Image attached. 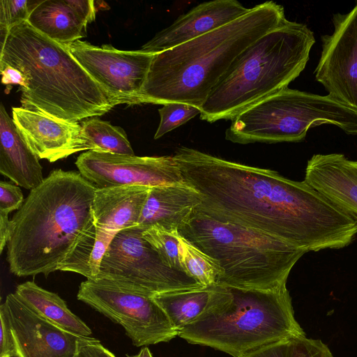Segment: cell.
I'll use <instances>...</instances> for the list:
<instances>
[{"instance_id":"17","label":"cell","mask_w":357,"mask_h":357,"mask_svg":"<svg viewBox=\"0 0 357 357\" xmlns=\"http://www.w3.org/2000/svg\"><path fill=\"white\" fill-rule=\"evenodd\" d=\"M92 0H37L27 22L37 31L60 44L86 36V26L96 19Z\"/></svg>"},{"instance_id":"10","label":"cell","mask_w":357,"mask_h":357,"mask_svg":"<svg viewBox=\"0 0 357 357\" xmlns=\"http://www.w3.org/2000/svg\"><path fill=\"white\" fill-rule=\"evenodd\" d=\"M114 104L134 105L146 82L155 54L120 50L81 40L63 45Z\"/></svg>"},{"instance_id":"27","label":"cell","mask_w":357,"mask_h":357,"mask_svg":"<svg viewBox=\"0 0 357 357\" xmlns=\"http://www.w3.org/2000/svg\"><path fill=\"white\" fill-rule=\"evenodd\" d=\"M158 109L160 121L154 135L157 139L169 131L187 123L201 110L199 107L181 102H168Z\"/></svg>"},{"instance_id":"34","label":"cell","mask_w":357,"mask_h":357,"mask_svg":"<svg viewBox=\"0 0 357 357\" xmlns=\"http://www.w3.org/2000/svg\"><path fill=\"white\" fill-rule=\"evenodd\" d=\"M10 220L8 213L0 212V252L7 245L10 235Z\"/></svg>"},{"instance_id":"14","label":"cell","mask_w":357,"mask_h":357,"mask_svg":"<svg viewBox=\"0 0 357 357\" xmlns=\"http://www.w3.org/2000/svg\"><path fill=\"white\" fill-rule=\"evenodd\" d=\"M249 10L236 0L202 3L158 32L140 50L151 54L167 50L223 26Z\"/></svg>"},{"instance_id":"20","label":"cell","mask_w":357,"mask_h":357,"mask_svg":"<svg viewBox=\"0 0 357 357\" xmlns=\"http://www.w3.org/2000/svg\"><path fill=\"white\" fill-rule=\"evenodd\" d=\"M150 188L140 185L96 188L93 205L95 225L115 233L137 226Z\"/></svg>"},{"instance_id":"32","label":"cell","mask_w":357,"mask_h":357,"mask_svg":"<svg viewBox=\"0 0 357 357\" xmlns=\"http://www.w3.org/2000/svg\"><path fill=\"white\" fill-rule=\"evenodd\" d=\"M291 340H281L258 348L243 357H291Z\"/></svg>"},{"instance_id":"35","label":"cell","mask_w":357,"mask_h":357,"mask_svg":"<svg viewBox=\"0 0 357 357\" xmlns=\"http://www.w3.org/2000/svg\"><path fill=\"white\" fill-rule=\"evenodd\" d=\"M128 357H153L149 349L147 347H144L141 349L137 354L132 356H127Z\"/></svg>"},{"instance_id":"24","label":"cell","mask_w":357,"mask_h":357,"mask_svg":"<svg viewBox=\"0 0 357 357\" xmlns=\"http://www.w3.org/2000/svg\"><path fill=\"white\" fill-rule=\"evenodd\" d=\"M82 151H95L133 155L134 151L125 130L97 117L81 125Z\"/></svg>"},{"instance_id":"3","label":"cell","mask_w":357,"mask_h":357,"mask_svg":"<svg viewBox=\"0 0 357 357\" xmlns=\"http://www.w3.org/2000/svg\"><path fill=\"white\" fill-rule=\"evenodd\" d=\"M287 20L284 8L267 1L223 26L155 54L134 105L181 102L200 109L238 56Z\"/></svg>"},{"instance_id":"5","label":"cell","mask_w":357,"mask_h":357,"mask_svg":"<svg viewBox=\"0 0 357 357\" xmlns=\"http://www.w3.org/2000/svg\"><path fill=\"white\" fill-rule=\"evenodd\" d=\"M178 336L233 357L275 342L306 337L294 317L286 285L247 289L215 284L208 304Z\"/></svg>"},{"instance_id":"1","label":"cell","mask_w":357,"mask_h":357,"mask_svg":"<svg viewBox=\"0 0 357 357\" xmlns=\"http://www.w3.org/2000/svg\"><path fill=\"white\" fill-rule=\"evenodd\" d=\"M184 182L201 195L195 211L278 238L306 252L339 249L357 220L305 181L181 146L173 155Z\"/></svg>"},{"instance_id":"30","label":"cell","mask_w":357,"mask_h":357,"mask_svg":"<svg viewBox=\"0 0 357 357\" xmlns=\"http://www.w3.org/2000/svg\"><path fill=\"white\" fill-rule=\"evenodd\" d=\"M0 357H15V347L8 310L4 302L0 306Z\"/></svg>"},{"instance_id":"29","label":"cell","mask_w":357,"mask_h":357,"mask_svg":"<svg viewBox=\"0 0 357 357\" xmlns=\"http://www.w3.org/2000/svg\"><path fill=\"white\" fill-rule=\"evenodd\" d=\"M290 351L291 357H333L321 340L307 337L291 340Z\"/></svg>"},{"instance_id":"26","label":"cell","mask_w":357,"mask_h":357,"mask_svg":"<svg viewBox=\"0 0 357 357\" xmlns=\"http://www.w3.org/2000/svg\"><path fill=\"white\" fill-rule=\"evenodd\" d=\"M142 236L151 244L167 267L183 272L178 258V231H170L151 227L144 230Z\"/></svg>"},{"instance_id":"6","label":"cell","mask_w":357,"mask_h":357,"mask_svg":"<svg viewBox=\"0 0 357 357\" xmlns=\"http://www.w3.org/2000/svg\"><path fill=\"white\" fill-rule=\"evenodd\" d=\"M315 42L304 24L287 20L248 47L202 105L200 119L232 120L247 108L288 88L303 70Z\"/></svg>"},{"instance_id":"19","label":"cell","mask_w":357,"mask_h":357,"mask_svg":"<svg viewBox=\"0 0 357 357\" xmlns=\"http://www.w3.org/2000/svg\"><path fill=\"white\" fill-rule=\"evenodd\" d=\"M39 158L29 148L3 105H0V172L17 185L33 190L45 179Z\"/></svg>"},{"instance_id":"22","label":"cell","mask_w":357,"mask_h":357,"mask_svg":"<svg viewBox=\"0 0 357 357\" xmlns=\"http://www.w3.org/2000/svg\"><path fill=\"white\" fill-rule=\"evenodd\" d=\"M116 234L94 225L59 271L73 272L89 280H96L102 258Z\"/></svg>"},{"instance_id":"7","label":"cell","mask_w":357,"mask_h":357,"mask_svg":"<svg viewBox=\"0 0 357 357\" xmlns=\"http://www.w3.org/2000/svg\"><path fill=\"white\" fill-rule=\"evenodd\" d=\"M180 234L216 260L223 271L216 284L247 289L286 285L289 273L306 253L275 237L195 211Z\"/></svg>"},{"instance_id":"23","label":"cell","mask_w":357,"mask_h":357,"mask_svg":"<svg viewBox=\"0 0 357 357\" xmlns=\"http://www.w3.org/2000/svg\"><path fill=\"white\" fill-rule=\"evenodd\" d=\"M211 293V286H209L164 292L153 298L179 332L202 313Z\"/></svg>"},{"instance_id":"18","label":"cell","mask_w":357,"mask_h":357,"mask_svg":"<svg viewBox=\"0 0 357 357\" xmlns=\"http://www.w3.org/2000/svg\"><path fill=\"white\" fill-rule=\"evenodd\" d=\"M201 203L199 193L186 183L152 187L137 226L178 231Z\"/></svg>"},{"instance_id":"8","label":"cell","mask_w":357,"mask_h":357,"mask_svg":"<svg viewBox=\"0 0 357 357\" xmlns=\"http://www.w3.org/2000/svg\"><path fill=\"white\" fill-rule=\"evenodd\" d=\"M142 232L135 226L115 235L102 258L96 280L150 296L204 287L185 273L167 267Z\"/></svg>"},{"instance_id":"12","label":"cell","mask_w":357,"mask_h":357,"mask_svg":"<svg viewBox=\"0 0 357 357\" xmlns=\"http://www.w3.org/2000/svg\"><path fill=\"white\" fill-rule=\"evenodd\" d=\"M334 31L321 36L316 79L340 102L357 110V4L333 15Z\"/></svg>"},{"instance_id":"33","label":"cell","mask_w":357,"mask_h":357,"mask_svg":"<svg viewBox=\"0 0 357 357\" xmlns=\"http://www.w3.org/2000/svg\"><path fill=\"white\" fill-rule=\"evenodd\" d=\"M74 357H116L96 338L82 342Z\"/></svg>"},{"instance_id":"4","label":"cell","mask_w":357,"mask_h":357,"mask_svg":"<svg viewBox=\"0 0 357 357\" xmlns=\"http://www.w3.org/2000/svg\"><path fill=\"white\" fill-rule=\"evenodd\" d=\"M0 64L21 73L22 108L78 122L101 116L116 105L63 44L27 21L10 30L1 45Z\"/></svg>"},{"instance_id":"9","label":"cell","mask_w":357,"mask_h":357,"mask_svg":"<svg viewBox=\"0 0 357 357\" xmlns=\"http://www.w3.org/2000/svg\"><path fill=\"white\" fill-rule=\"evenodd\" d=\"M77 298L120 324L136 347L169 342L178 335L153 296L87 279L80 284Z\"/></svg>"},{"instance_id":"28","label":"cell","mask_w":357,"mask_h":357,"mask_svg":"<svg viewBox=\"0 0 357 357\" xmlns=\"http://www.w3.org/2000/svg\"><path fill=\"white\" fill-rule=\"evenodd\" d=\"M37 0L0 1V40L2 45L10 30L15 26L28 20Z\"/></svg>"},{"instance_id":"15","label":"cell","mask_w":357,"mask_h":357,"mask_svg":"<svg viewBox=\"0 0 357 357\" xmlns=\"http://www.w3.org/2000/svg\"><path fill=\"white\" fill-rule=\"evenodd\" d=\"M13 120L32 151L50 162L82 151L81 125L40 112L13 107Z\"/></svg>"},{"instance_id":"31","label":"cell","mask_w":357,"mask_h":357,"mask_svg":"<svg viewBox=\"0 0 357 357\" xmlns=\"http://www.w3.org/2000/svg\"><path fill=\"white\" fill-rule=\"evenodd\" d=\"M21 189L7 181L0 182V212L8 213L18 210L24 203Z\"/></svg>"},{"instance_id":"25","label":"cell","mask_w":357,"mask_h":357,"mask_svg":"<svg viewBox=\"0 0 357 357\" xmlns=\"http://www.w3.org/2000/svg\"><path fill=\"white\" fill-rule=\"evenodd\" d=\"M178 241V258L182 271L204 287L216 284L223 274L219 263L181 234Z\"/></svg>"},{"instance_id":"16","label":"cell","mask_w":357,"mask_h":357,"mask_svg":"<svg viewBox=\"0 0 357 357\" xmlns=\"http://www.w3.org/2000/svg\"><path fill=\"white\" fill-rule=\"evenodd\" d=\"M304 181L357 220V161L343 154H314Z\"/></svg>"},{"instance_id":"2","label":"cell","mask_w":357,"mask_h":357,"mask_svg":"<svg viewBox=\"0 0 357 357\" xmlns=\"http://www.w3.org/2000/svg\"><path fill=\"white\" fill-rule=\"evenodd\" d=\"M96 188L79 172L53 170L10 220V271L18 277L59 271L95 225Z\"/></svg>"},{"instance_id":"21","label":"cell","mask_w":357,"mask_h":357,"mask_svg":"<svg viewBox=\"0 0 357 357\" xmlns=\"http://www.w3.org/2000/svg\"><path fill=\"white\" fill-rule=\"evenodd\" d=\"M15 294L32 310L52 324L76 335L91 337L90 328L69 310L57 294L32 281L17 285Z\"/></svg>"},{"instance_id":"13","label":"cell","mask_w":357,"mask_h":357,"mask_svg":"<svg viewBox=\"0 0 357 357\" xmlns=\"http://www.w3.org/2000/svg\"><path fill=\"white\" fill-rule=\"evenodd\" d=\"M15 357H74L80 344L93 339L63 330L41 317L15 293L6 298Z\"/></svg>"},{"instance_id":"11","label":"cell","mask_w":357,"mask_h":357,"mask_svg":"<svg viewBox=\"0 0 357 357\" xmlns=\"http://www.w3.org/2000/svg\"><path fill=\"white\" fill-rule=\"evenodd\" d=\"M80 174L96 188L155 187L183 183L173 155L137 156L87 151L75 161Z\"/></svg>"}]
</instances>
